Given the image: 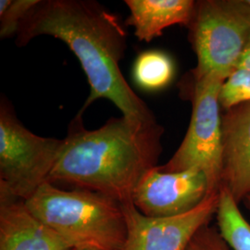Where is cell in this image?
<instances>
[{"instance_id":"1","label":"cell","mask_w":250,"mask_h":250,"mask_svg":"<svg viewBox=\"0 0 250 250\" xmlns=\"http://www.w3.org/2000/svg\"><path fill=\"white\" fill-rule=\"evenodd\" d=\"M42 36L68 45L86 75L90 94L80 114L98 99H106L124 116L155 118L121 71L127 33L116 14L94 0H40L21 24L16 44L24 46Z\"/></svg>"},{"instance_id":"2","label":"cell","mask_w":250,"mask_h":250,"mask_svg":"<svg viewBox=\"0 0 250 250\" xmlns=\"http://www.w3.org/2000/svg\"><path fill=\"white\" fill-rule=\"evenodd\" d=\"M164 128L155 118H111L99 129H86L78 113L47 182L87 189L121 204L132 202L146 171L158 166Z\"/></svg>"},{"instance_id":"3","label":"cell","mask_w":250,"mask_h":250,"mask_svg":"<svg viewBox=\"0 0 250 250\" xmlns=\"http://www.w3.org/2000/svg\"><path fill=\"white\" fill-rule=\"evenodd\" d=\"M30 211L72 249L121 250L126 238L123 205L97 192L64 190L46 182L25 200Z\"/></svg>"},{"instance_id":"4","label":"cell","mask_w":250,"mask_h":250,"mask_svg":"<svg viewBox=\"0 0 250 250\" xmlns=\"http://www.w3.org/2000/svg\"><path fill=\"white\" fill-rule=\"evenodd\" d=\"M188 28L197 55L193 78L217 74L227 79L237 68L250 37V20L239 0L197 1Z\"/></svg>"},{"instance_id":"5","label":"cell","mask_w":250,"mask_h":250,"mask_svg":"<svg viewBox=\"0 0 250 250\" xmlns=\"http://www.w3.org/2000/svg\"><path fill=\"white\" fill-rule=\"evenodd\" d=\"M225 78L209 74L194 79L192 115L188 132L170 161L159 166L165 172L197 169L205 173L209 193L220 191L223 176V134L220 92Z\"/></svg>"},{"instance_id":"6","label":"cell","mask_w":250,"mask_h":250,"mask_svg":"<svg viewBox=\"0 0 250 250\" xmlns=\"http://www.w3.org/2000/svg\"><path fill=\"white\" fill-rule=\"evenodd\" d=\"M63 146V139L32 133L13 108L0 106V189L27 200L47 182Z\"/></svg>"},{"instance_id":"7","label":"cell","mask_w":250,"mask_h":250,"mask_svg":"<svg viewBox=\"0 0 250 250\" xmlns=\"http://www.w3.org/2000/svg\"><path fill=\"white\" fill-rule=\"evenodd\" d=\"M220 191L208 194L188 213L170 218H149L133 202L122 204L126 238L121 250H186L197 231L216 216Z\"/></svg>"},{"instance_id":"8","label":"cell","mask_w":250,"mask_h":250,"mask_svg":"<svg viewBox=\"0 0 250 250\" xmlns=\"http://www.w3.org/2000/svg\"><path fill=\"white\" fill-rule=\"evenodd\" d=\"M208 194V183L203 171L190 169L165 172L157 166L140 180L132 202L146 217L170 218L196 208Z\"/></svg>"},{"instance_id":"9","label":"cell","mask_w":250,"mask_h":250,"mask_svg":"<svg viewBox=\"0 0 250 250\" xmlns=\"http://www.w3.org/2000/svg\"><path fill=\"white\" fill-rule=\"evenodd\" d=\"M222 134V187L239 204L250 196V102L225 111Z\"/></svg>"},{"instance_id":"10","label":"cell","mask_w":250,"mask_h":250,"mask_svg":"<svg viewBox=\"0 0 250 250\" xmlns=\"http://www.w3.org/2000/svg\"><path fill=\"white\" fill-rule=\"evenodd\" d=\"M72 248L33 214L25 200L0 189V250H71Z\"/></svg>"},{"instance_id":"11","label":"cell","mask_w":250,"mask_h":250,"mask_svg":"<svg viewBox=\"0 0 250 250\" xmlns=\"http://www.w3.org/2000/svg\"><path fill=\"white\" fill-rule=\"evenodd\" d=\"M130 15L126 24L139 41L150 42L169 27L189 26L197 2L193 0H125Z\"/></svg>"},{"instance_id":"12","label":"cell","mask_w":250,"mask_h":250,"mask_svg":"<svg viewBox=\"0 0 250 250\" xmlns=\"http://www.w3.org/2000/svg\"><path fill=\"white\" fill-rule=\"evenodd\" d=\"M216 220L219 231L232 250H250V224L224 187L220 188Z\"/></svg>"},{"instance_id":"13","label":"cell","mask_w":250,"mask_h":250,"mask_svg":"<svg viewBox=\"0 0 250 250\" xmlns=\"http://www.w3.org/2000/svg\"><path fill=\"white\" fill-rule=\"evenodd\" d=\"M174 63L168 54L149 50L140 54L133 68L134 82L147 91H158L170 84L174 75Z\"/></svg>"},{"instance_id":"14","label":"cell","mask_w":250,"mask_h":250,"mask_svg":"<svg viewBox=\"0 0 250 250\" xmlns=\"http://www.w3.org/2000/svg\"><path fill=\"white\" fill-rule=\"evenodd\" d=\"M40 0H1L0 1V37L16 36L27 15Z\"/></svg>"},{"instance_id":"15","label":"cell","mask_w":250,"mask_h":250,"mask_svg":"<svg viewBox=\"0 0 250 250\" xmlns=\"http://www.w3.org/2000/svg\"><path fill=\"white\" fill-rule=\"evenodd\" d=\"M250 102V72L236 68L228 76L220 92V104L224 110Z\"/></svg>"},{"instance_id":"16","label":"cell","mask_w":250,"mask_h":250,"mask_svg":"<svg viewBox=\"0 0 250 250\" xmlns=\"http://www.w3.org/2000/svg\"><path fill=\"white\" fill-rule=\"evenodd\" d=\"M186 250H232L217 226L201 227L188 244Z\"/></svg>"},{"instance_id":"17","label":"cell","mask_w":250,"mask_h":250,"mask_svg":"<svg viewBox=\"0 0 250 250\" xmlns=\"http://www.w3.org/2000/svg\"><path fill=\"white\" fill-rule=\"evenodd\" d=\"M237 68H241V69H245V70H248L250 72V40H249V43L248 45L246 47V50L242 56L241 61L238 64Z\"/></svg>"},{"instance_id":"18","label":"cell","mask_w":250,"mask_h":250,"mask_svg":"<svg viewBox=\"0 0 250 250\" xmlns=\"http://www.w3.org/2000/svg\"><path fill=\"white\" fill-rule=\"evenodd\" d=\"M239 3L241 5L242 9L245 11L246 15L250 20V0H239Z\"/></svg>"},{"instance_id":"19","label":"cell","mask_w":250,"mask_h":250,"mask_svg":"<svg viewBox=\"0 0 250 250\" xmlns=\"http://www.w3.org/2000/svg\"><path fill=\"white\" fill-rule=\"evenodd\" d=\"M71 250H100L94 248H73Z\"/></svg>"},{"instance_id":"20","label":"cell","mask_w":250,"mask_h":250,"mask_svg":"<svg viewBox=\"0 0 250 250\" xmlns=\"http://www.w3.org/2000/svg\"><path fill=\"white\" fill-rule=\"evenodd\" d=\"M244 202H245V204H246V207L248 208V209L250 211V196L247 197V198L244 200Z\"/></svg>"}]
</instances>
